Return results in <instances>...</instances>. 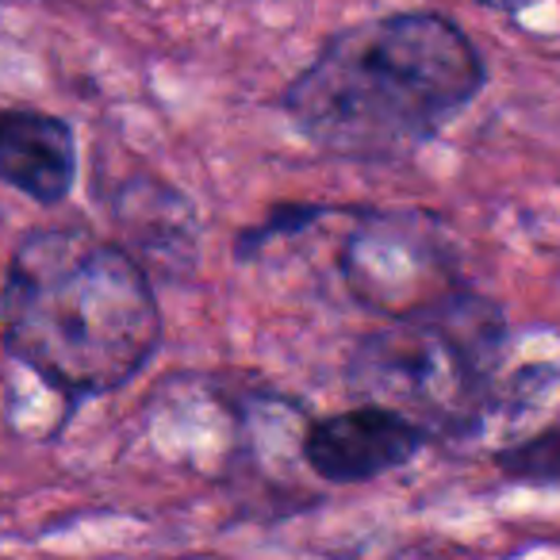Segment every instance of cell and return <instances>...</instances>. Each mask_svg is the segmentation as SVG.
Here are the masks:
<instances>
[{"label": "cell", "instance_id": "obj_1", "mask_svg": "<svg viewBox=\"0 0 560 560\" xmlns=\"http://www.w3.org/2000/svg\"><path fill=\"white\" fill-rule=\"evenodd\" d=\"M483 85L488 62L465 27L442 12L407 9L330 35L277 108L327 158L392 165L434 142Z\"/></svg>", "mask_w": 560, "mask_h": 560}, {"label": "cell", "instance_id": "obj_2", "mask_svg": "<svg viewBox=\"0 0 560 560\" xmlns=\"http://www.w3.org/2000/svg\"><path fill=\"white\" fill-rule=\"evenodd\" d=\"M0 327L4 353L66 407L119 392L162 346L147 265L89 226H43L16 242Z\"/></svg>", "mask_w": 560, "mask_h": 560}, {"label": "cell", "instance_id": "obj_3", "mask_svg": "<svg viewBox=\"0 0 560 560\" xmlns=\"http://www.w3.org/2000/svg\"><path fill=\"white\" fill-rule=\"evenodd\" d=\"M506 353L503 307L465 284L361 338L346 388L358 404L399 411L430 442H468L503 407Z\"/></svg>", "mask_w": 560, "mask_h": 560}, {"label": "cell", "instance_id": "obj_4", "mask_svg": "<svg viewBox=\"0 0 560 560\" xmlns=\"http://www.w3.org/2000/svg\"><path fill=\"white\" fill-rule=\"evenodd\" d=\"M338 277L365 312L399 319L465 289L450 226L422 208L358 211L338 254Z\"/></svg>", "mask_w": 560, "mask_h": 560}, {"label": "cell", "instance_id": "obj_5", "mask_svg": "<svg viewBox=\"0 0 560 560\" xmlns=\"http://www.w3.org/2000/svg\"><path fill=\"white\" fill-rule=\"evenodd\" d=\"M430 434L381 404H358L350 411L323 415L300 434V457L319 480L350 488L411 465L427 450Z\"/></svg>", "mask_w": 560, "mask_h": 560}, {"label": "cell", "instance_id": "obj_6", "mask_svg": "<svg viewBox=\"0 0 560 560\" xmlns=\"http://www.w3.org/2000/svg\"><path fill=\"white\" fill-rule=\"evenodd\" d=\"M112 215L124 246L147 265L150 277H185L196 265V211L185 192L139 173L112 196Z\"/></svg>", "mask_w": 560, "mask_h": 560}, {"label": "cell", "instance_id": "obj_7", "mask_svg": "<svg viewBox=\"0 0 560 560\" xmlns=\"http://www.w3.org/2000/svg\"><path fill=\"white\" fill-rule=\"evenodd\" d=\"M0 177L43 208L62 203L78 185V135L70 119L39 108H4Z\"/></svg>", "mask_w": 560, "mask_h": 560}, {"label": "cell", "instance_id": "obj_8", "mask_svg": "<svg viewBox=\"0 0 560 560\" xmlns=\"http://www.w3.org/2000/svg\"><path fill=\"white\" fill-rule=\"evenodd\" d=\"M495 468L514 483L529 488H560V427L511 442L495 453Z\"/></svg>", "mask_w": 560, "mask_h": 560}, {"label": "cell", "instance_id": "obj_9", "mask_svg": "<svg viewBox=\"0 0 560 560\" xmlns=\"http://www.w3.org/2000/svg\"><path fill=\"white\" fill-rule=\"evenodd\" d=\"M338 211L342 208H330V203H277L261 223L238 231V238H234V257H238V261H254L272 242L296 238V234L312 231L323 215H338Z\"/></svg>", "mask_w": 560, "mask_h": 560}, {"label": "cell", "instance_id": "obj_10", "mask_svg": "<svg viewBox=\"0 0 560 560\" xmlns=\"http://www.w3.org/2000/svg\"><path fill=\"white\" fill-rule=\"evenodd\" d=\"M476 4L488 12H503V16H518V12L537 9V4H545V0H476Z\"/></svg>", "mask_w": 560, "mask_h": 560}]
</instances>
